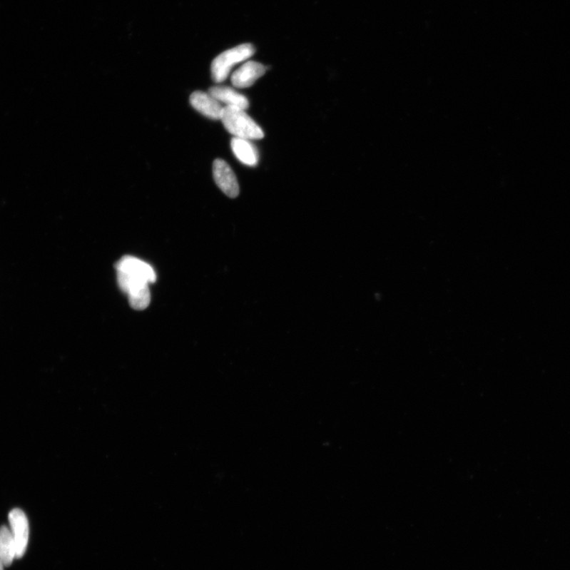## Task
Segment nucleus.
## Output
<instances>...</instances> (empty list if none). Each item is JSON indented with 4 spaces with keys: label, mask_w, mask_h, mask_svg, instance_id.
<instances>
[{
    "label": "nucleus",
    "mask_w": 570,
    "mask_h": 570,
    "mask_svg": "<svg viewBox=\"0 0 570 570\" xmlns=\"http://www.w3.org/2000/svg\"><path fill=\"white\" fill-rule=\"evenodd\" d=\"M190 102L195 110L208 118L221 119L223 107L208 93L195 91L190 96Z\"/></svg>",
    "instance_id": "423d86ee"
},
{
    "label": "nucleus",
    "mask_w": 570,
    "mask_h": 570,
    "mask_svg": "<svg viewBox=\"0 0 570 570\" xmlns=\"http://www.w3.org/2000/svg\"><path fill=\"white\" fill-rule=\"evenodd\" d=\"M211 95L218 102L226 104V106L240 108L246 111L249 107V101L244 96L237 92L235 89L226 86H215L208 90Z\"/></svg>",
    "instance_id": "6e6552de"
},
{
    "label": "nucleus",
    "mask_w": 570,
    "mask_h": 570,
    "mask_svg": "<svg viewBox=\"0 0 570 570\" xmlns=\"http://www.w3.org/2000/svg\"><path fill=\"white\" fill-rule=\"evenodd\" d=\"M265 71L264 65L258 62L245 63L234 72L232 76L233 85L237 88H250L265 73Z\"/></svg>",
    "instance_id": "0eeeda50"
},
{
    "label": "nucleus",
    "mask_w": 570,
    "mask_h": 570,
    "mask_svg": "<svg viewBox=\"0 0 570 570\" xmlns=\"http://www.w3.org/2000/svg\"><path fill=\"white\" fill-rule=\"evenodd\" d=\"M9 523L11 531L16 544V559L24 557L29 541V522L24 511L14 509L10 512Z\"/></svg>",
    "instance_id": "20e7f679"
},
{
    "label": "nucleus",
    "mask_w": 570,
    "mask_h": 570,
    "mask_svg": "<svg viewBox=\"0 0 570 570\" xmlns=\"http://www.w3.org/2000/svg\"><path fill=\"white\" fill-rule=\"evenodd\" d=\"M213 178L215 184L228 197L235 198L239 196V183L234 171L225 161L218 158L214 161Z\"/></svg>",
    "instance_id": "39448f33"
},
{
    "label": "nucleus",
    "mask_w": 570,
    "mask_h": 570,
    "mask_svg": "<svg viewBox=\"0 0 570 570\" xmlns=\"http://www.w3.org/2000/svg\"><path fill=\"white\" fill-rule=\"evenodd\" d=\"M4 562L1 558V555H0V570H4Z\"/></svg>",
    "instance_id": "9b49d317"
},
{
    "label": "nucleus",
    "mask_w": 570,
    "mask_h": 570,
    "mask_svg": "<svg viewBox=\"0 0 570 570\" xmlns=\"http://www.w3.org/2000/svg\"><path fill=\"white\" fill-rule=\"evenodd\" d=\"M230 147L238 160L245 165L255 167L258 164V150L248 140L235 137L230 142Z\"/></svg>",
    "instance_id": "1a4fd4ad"
},
{
    "label": "nucleus",
    "mask_w": 570,
    "mask_h": 570,
    "mask_svg": "<svg viewBox=\"0 0 570 570\" xmlns=\"http://www.w3.org/2000/svg\"><path fill=\"white\" fill-rule=\"evenodd\" d=\"M220 120L228 131L237 138L249 141L259 140L264 137L261 127L240 108L223 107Z\"/></svg>",
    "instance_id": "f03ea898"
},
{
    "label": "nucleus",
    "mask_w": 570,
    "mask_h": 570,
    "mask_svg": "<svg viewBox=\"0 0 570 570\" xmlns=\"http://www.w3.org/2000/svg\"><path fill=\"white\" fill-rule=\"evenodd\" d=\"M255 53V49L251 44H243L226 51L215 57L211 65V73L213 81L222 83L226 81L230 70L235 65L247 61Z\"/></svg>",
    "instance_id": "7ed1b4c3"
},
{
    "label": "nucleus",
    "mask_w": 570,
    "mask_h": 570,
    "mask_svg": "<svg viewBox=\"0 0 570 570\" xmlns=\"http://www.w3.org/2000/svg\"><path fill=\"white\" fill-rule=\"evenodd\" d=\"M0 555L4 566H10L16 558V544L11 530L6 526L0 528Z\"/></svg>",
    "instance_id": "9d476101"
},
{
    "label": "nucleus",
    "mask_w": 570,
    "mask_h": 570,
    "mask_svg": "<svg viewBox=\"0 0 570 570\" xmlns=\"http://www.w3.org/2000/svg\"><path fill=\"white\" fill-rule=\"evenodd\" d=\"M118 283L128 298L149 291V285L156 283L153 267L133 256H125L116 264Z\"/></svg>",
    "instance_id": "f257e3e1"
}]
</instances>
